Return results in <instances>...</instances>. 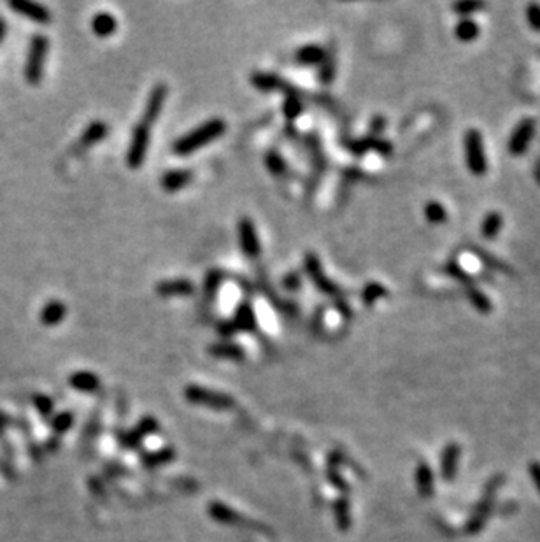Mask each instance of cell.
Instances as JSON below:
<instances>
[{
	"mask_svg": "<svg viewBox=\"0 0 540 542\" xmlns=\"http://www.w3.org/2000/svg\"><path fill=\"white\" fill-rule=\"evenodd\" d=\"M174 458H176V449H174L172 446H165V448L158 449V451L146 453V455L142 456V465L148 469H156L162 467V465H167V463L172 462Z\"/></svg>",
	"mask_w": 540,
	"mask_h": 542,
	"instance_id": "22",
	"label": "cell"
},
{
	"mask_svg": "<svg viewBox=\"0 0 540 542\" xmlns=\"http://www.w3.org/2000/svg\"><path fill=\"white\" fill-rule=\"evenodd\" d=\"M149 142H151V126L144 125L142 122L137 123L132 132L128 151H126V166H128L130 169H139V167L146 162Z\"/></svg>",
	"mask_w": 540,
	"mask_h": 542,
	"instance_id": "6",
	"label": "cell"
},
{
	"mask_svg": "<svg viewBox=\"0 0 540 542\" xmlns=\"http://www.w3.org/2000/svg\"><path fill=\"white\" fill-rule=\"evenodd\" d=\"M425 218L428 219L432 225H440L447 219V211L440 202L432 200L425 205Z\"/></svg>",
	"mask_w": 540,
	"mask_h": 542,
	"instance_id": "35",
	"label": "cell"
},
{
	"mask_svg": "<svg viewBox=\"0 0 540 542\" xmlns=\"http://www.w3.org/2000/svg\"><path fill=\"white\" fill-rule=\"evenodd\" d=\"M265 167L269 169V173H272L274 176H285L288 174V163L283 159L281 154L276 153V151H269L265 154Z\"/></svg>",
	"mask_w": 540,
	"mask_h": 542,
	"instance_id": "34",
	"label": "cell"
},
{
	"mask_svg": "<svg viewBox=\"0 0 540 542\" xmlns=\"http://www.w3.org/2000/svg\"><path fill=\"white\" fill-rule=\"evenodd\" d=\"M444 272H446L447 276L453 277V279L460 281V283L463 284L465 288H467V286H474V284H476V283H474V279H472L470 274H468L467 270H465L463 267H461L460 263L456 262V260H449V262H447L446 265H444Z\"/></svg>",
	"mask_w": 540,
	"mask_h": 542,
	"instance_id": "33",
	"label": "cell"
},
{
	"mask_svg": "<svg viewBox=\"0 0 540 542\" xmlns=\"http://www.w3.org/2000/svg\"><path fill=\"white\" fill-rule=\"evenodd\" d=\"M218 330H220V334L223 335V337H232L234 334H237V328H235L234 321H221Z\"/></svg>",
	"mask_w": 540,
	"mask_h": 542,
	"instance_id": "43",
	"label": "cell"
},
{
	"mask_svg": "<svg viewBox=\"0 0 540 542\" xmlns=\"http://www.w3.org/2000/svg\"><path fill=\"white\" fill-rule=\"evenodd\" d=\"M416 486H418L419 495L428 499L433 495V474L432 469L426 463H419L416 471Z\"/></svg>",
	"mask_w": 540,
	"mask_h": 542,
	"instance_id": "26",
	"label": "cell"
},
{
	"mask_svg": "<svg viewBox=\"0 0 540 542\" xmlns=\"http://www.w3.org/2000/svg\"><path fill=\"white\" fill-rule=\"evenodd\" d=\"M484 8H486L484 2H477V0H463V2H458V4L453 6V11L458 13V15H461L463 18H468V15L481 11V9Z\"/></svg>",
	"mask_w": 540,
	"mask_h": 542,
	"instance_id": "40",
	"label": "cell"
},
{
	"mask_svg": "<svg viewBox=\"0 0 540 542\" xmlns=\"http://www.w3.org/2000/svg\"><path fill=\"white\" fill-rule=\"evenodd\" d=\"M234 325L237 332H255L258 328V320H256L255 309H253L251 302L242 300L237 305L234 314Z\"/></svg>",
	"mask_w": 540,
	"mask_h": 542,
	"instance_id": "14",
	"label": "cell"
},
{
	"mask_svg": "<svg viewBox=\"0 0 540 542\" xmlns=\"http://www.w3.org/2000/svg\"><path fill=\"white\" fill-rule=\"evenodd\" d=\"M253 87L260 91H285V95L297 94L290 83L283 81L279 75L270 74V72H253L251 78H249Z\"/></svg>",
	"mask_w": 540,
	"mask_h": 542,
	"instance_id": "11",
	"label": "cell"
},
{
	"mask_svg": "<svg viewBox=\"0 0 540 542\" xmlns=\"http://www.w3.org/2000/svg\"><path fill=\"white\" fill-rule=\"evenodd\" d=\"M11 8L15 9L16 13L23 15L25 18L32 20L36 23H47L50 22V13L47 9H44L43 6L33 4V2H23V0H15L11 2Z\"/></svg>",
	"mask_w": 540,
	"mask_h": 542,
	"instance_id": "17",
	"label": "cell"
},
{
	"mask_svg": "<svg viewBox=\"0 0 540 542\" xmlns=\"http://www.w3.org/2000/svg\"><path fill=\"white\" fill-rule=\"evenodd\" d=\"M465 147V162H467L468 170L474 176H484L488 173V160L486 151H484L483 133L476 129H470L463 136Z\"/></svg>",
	"mask_w": 540,
	"mask_h": 542,
	"instance_id": "5",
	"label": "cell"
},
{
	"mask_svg": "<svg viewBox=\"0 0 540 542\" xmlns=\"http://www.w3.org/2000/svg\"><path fill=\"white\" fill-rule=\"evenodd\" d=\"M335 58L333 54L328 53L327 51V58H324V61L321 64V68H320V81L323 85H330L331 81H333L335 78Z\"/></svg>",
	"mask_w": 540,
	"mask_h": 542,
	"instance_id": "39",
	"label": "cell"
},
{
	"mask_svg": "<svg viewBox=\"0 0 540 542\" xmlns=\"http://www.w3.org/2000/svg\"><path fill=\"white\" fill-rule=\"evenodd\" d=\"M109 133V125L105 122H93L88 125V129L84 130L83 136H81V144L83 146H93V144L100 142L107 137Z\"/></svg>",
	"mask_w": 540,
	"mask_h": 542,
	"instance_id": "27",
	"label": "cell"
},
{
	"mask_svg": "<svg viewBox=\"0 0 540 542\" xmlns=\"http://www.w3.org/2000/svg\"><path fill=\"white\" fill-rule=\"evenodd\" d=\"M47 47H50V41L44 36H36L30 44L29 58H27L25 65V78L30 85H37L43 78V67L44 60H46Z\"/></svg>",
	"mask_w": 540,
	"mask_h": 542,
	"instance_id": "7",
	"label": "cell"
},
{
	"mask_svg": "<svg viewBox=\"0 0 540 542\" xmlns=\"http://www.w3.org/2000/svg\"><path fill=\"white\" fill-rule=\"evenodd\" d=\"M167 95H169V88H167L165 83H156L153 87V90L149 91L148 102H146L144 112H142V119L141 122L144 125L151 126L153 123L158 122L160 115L163 111V105H165Z\"/></svg>",
	"mask_w": 540,
	"mask_h": 542,
	"instance_id": "10",
	"label": "cell"
},
{
	"mask_svg": "<svg viewBox=\"0 0 540 542\" xmlns=\"http://www.w3.org/2000/svg\"><path fill=\"white\" fill-rule=\"evenodd\" d=\"M36 402L40 404L39 409L43 411V413L46 414V416L51 413V407H53V406H51V400L50 399H44V397H36Z\"/></svg>",
	"mask_w": 540,
	"mask_h": 542,
	"instance_id": "46",
	"label": "cell"
},
{
	"mask_svg": "<svg viewBox=\"0 0 540 542\" xmlns=\"http://www.w3.org/2000/svg\"><path fill=\"white\" fill-rule=\"evenodd\" d=\"M384 125H386V119L382 118V116H374V118H372V122H370V126H372L370 133H372V137H375V136H377V133H381L382 130H384Z\"/></svg>",
	"mask_w": 540,
	"mask_h": 542,
	"instance_id": "44",
	"label": "cell"
},
{
	"mask_svg": "<svg viewBox=\"0 0 540 542\" xmlns=\"http://www.w3.org/2000/svg\"><path fill=\"white\" fill-rule=\"evenodd\" d=\"M502 226H504V216L497 211L488 212L486 218L483 219V225H481V234L484 239H495L500 234Z\"/></svg>",
	"mask_w": 540,
	"mask_h": 542,
	"instance_id": "29",
	"label": "cell"
},
{
	"mask_svg": "<svg viewBox=\"0 0 540 542\" xmlns=\"http://www.w3.org/2000/svg\"><path fill=\"white\" fill-rule=\"evenodd\" d=\"M533 133H535V119L532 118H525L518 123L514 130H512L511 137H509V151L514 156H519V154L525 153L528 149L530 142L533 139Z\"/></svg>",
	"mask_w": 540,
	"mask_h": 542,
	"instance_id": "9",
	"label": "cell"
},
{
	"mask_svg": "<svg viewBox=\"0 0 540 542\" xmlns=\"http://www.w3.org/2000/svg\"><path fill=\"white\" fill-rule=\"evenodd\" d=\"M474 253H476L477 256H479L481 260H483V263L486 267H490V269H495V270H500V272H505V274H512V269L511 267L505 265L502 260L495 258V256H491L490 253L486 251V249H481V248H474Z\"/></svg>",
	"mask_w": 540,
	"mask_h": 542,
	"instance_id": "37",
	"label": "cell"
},
{
	"mask_svg": "<svg viewBox=\"0 0 540 542\" xmlns=\"http://www.w3.org/2000/svg\"><path fill=\"white\" fill-rule=\"evenodd\" d=\"M184 399L195 406H204L213 411H230L234 409L235 400L227 393L206 388L200 384H190L184 388Z\"/></svg>",
	"mask_w": 540,
	"mask_h": 542,
	"instance_id": "4",
	"label": "cell"
},
{
	"mask_svg": "<svg viewBox=\"0 0 540 542\" xmlns=\"http://www.w3.org/2000/svg\"><path fill=\"white\" fill-rule=\"evenodd\" d=\"M526 20L535 32H540V4H530L526 8Z\"/></svg>",
	"mask_w": 540,
	"mask_h": 542,
	"instance_id": "41",
	"label": "cell"
},
{
	"mask_svg": "<svg viewBox=\"0 0 540 542\" xmlns=\"http://www.w3.org/2000/svg\"><path fill=\"white\" fill-rule=\"evenodd\" d=\"M70 425H73V416H70L69 413H65V414H61L60 418H58L57 423H54V427H57L58 430H67Z\"/></svg>",
	"mask_w": 540,
	"mask_h": 542,
	"instance_id": "45",
	"label": "cell"
},
{
	"mask_svg": "<svg viewBox=\"0 0 540 542\" xmlns=\"http://www.w3.org/2000/svg\"><path fill=\"white\" fill-rule=\"evenodd\" d=\"M303 269H306L307 276L310 277V281H313L314 284H316L317 290L321 291V293L328 295V297L335 298V302H337V307H339L340 313L344 314V316H351V311H350V305H347V302L344 300L343 295L340 293L339 286L333 283V281L330 279V277L324 274L323 267H321V262L320 258H317L316 253L309 251L306 255V258H303Z\"/></svg>",
	"mask_w": 540,
	"mask_h": 542,
	"instance_id": "2",
	"label": "cell"
},
{
	"mask_svg": "<svg viewBox=\"0 0 540 542\" xmlns=\"http://www.w3.org/2000/svg\"><path fill=\"white\" fill-rule=\"evenodd\" d=\"M195 174L188 169H176V170H167L162 176V186L165 191H179L183 188H186L188 184L193 181Z\"/></svg>",
	"mask_w": 540,
	"mask_h": 542,
	"instance_id": "15",
	"label": "cell"
},
{
	"mask_svg": "<svg viewBox=\"0 0 540 542\" xmlns=\"http://www.w3.org/2000/svg\"><path fill=\"white\" fill-rule=\"evenodd\" d=\"M327 479H328V481H330V485L335 486V488L339 490V492L343 493V495L350 493V483H347L346 479H344V476L340 474L339 463H335V462L328 463Z\"/></svg>",
	"mask_w": 540,
	"mask_h": 542,
	"instance_id": "32",
	"label": "cell"
},
{
	"mask_svg": "<svg viewBox=\"0 0 540 542\" xmlns=\"http://www.w3.org/2000/svg\"><path fill=\"white\" fill-rule=\"evenodd\" d=\"M532 476H533V479H535L537 486H539V490H540V465H532Z\"/></svg>",
	"mask_w": 540,
	"mask_h": 542,
	"instance_id": "47",
	"label": "cell"
},
{
	"mask_svg": "<svg viewBox=\"0 0 540 542\" xmlns=\"http://www.w3.org/2000/svg\"><path fill=\"white\" fill-rule=\"evenodd\" d=\"M479 25L472 18H461L460 22L456 23V29H454V36H456V39L461 41V43H472V41H476L477 37H479Z\"/></svg>",
	"mask_w": 540,
	"mask_h": 542,
	"instance_id": "28",
	"label": "cell"
},
{
	"mask_svg": "<svg viewBox=\"0 0 540 542\" xmlns=\"http://www.w3.org/2000/svg\"><path fill=\"white\" fill-rule=\"evenodd\" d=\"M65 316H67V307L63 302L53 300L44 305L40 311V323L46 327H54V325H60Z\"/></svg>",
	"mask_w": 540,
	"mask_h": 542,
	"instance_id": "19",
	"label": "cell"
},
{
	"mask_svg": "<svg viewBox=\"0 0 540 542\" xmlns=\"http://www.w3.org/2000/svg\"><path fill=\"white\" fill-rule=\"evenodd\" d=\"M160 430V423L153 416H146L139 421V425L133 430H130L128 434H125L121 437V442L125 448H137L146 437L156 434Z\"/></svg>",
	"mask_w": 540,
	"mask_h": 542,
	"instance_id": "12",
	"label": "cell"
},
{
	"mask_svg": "<svg viewBox=\"0 0 540 542\" xmlns=\"http://www.w3.org/2000/svg\"><path fill=\"white\" fill-rule=\"evenodd\" d=\"M118 29V22L109 13H98L93 20H91V30L97 37H109Z\"/></svg>",
	"mask_w": 540,
	"mask_h": 542,
	"instance_id": "25",
	"label": "cell"
},
{
	"mask_svg": "<svg viewBox=\"0 0 540 542\" xmlns=\"http://www.w3.org/2000/svg\"><path fill=\"white\" fill-rule=\"evenodd\" d=\"M223 279H225V274L221 272V270L213 269V270H209V272H207L206 283H204V290H206L207 297H209V298L214 297V293H216L218 288L221 286Z\"/></svg>",
	"mask_w": 540,
	"mask_h": 542,
	"instance_id": "38",
	"label": "cell"
},
{
	"mask_svg": "<svg viewBox=\"0 0 540 542\" xmlns=\"http://www.w3.org/2000/svg\"><path fill=\"white\" fill-rule=\"evenodd\" d=\"M283 286L288 291H297L302 286V276L299 272H290L288 276L283 277Z\"/></svg>",
	"mask_w": 540,
	"mask_h": 542,
	"instance_id": "42",
	"label": "cell"
},
{
	"mask_svg": "<svg viewBox=\"0 0 540 542\" xmlns=\"http://www.w3.org/2000/svg\"><path fill=\"white\" fill-rule=\"evenodd\" d=\"M386 295H388L386 286H382V284H379V283H368V284H365L363 291H361V300H363V304L372 305L375 300L386 297Z\"/></svg>",
	"mask_w": 540,
	"mask_h": 542,
	"instance_id": "36",
	"label": "cell"
},
{
	"mask_svg": "<svg viewBox=\"0 0 540 542\" xmlns=\"http://www.w3.org/2000/svg\"><path fill=\"white\" fill-rule=\"evenodd\" d=\"M237 237H239V246H241L242 253H244L248 258L256 260L262 253V244H260L258 230L256 225L253 223L251 218L244 216V218L239 219L237 223Z\"/></svg>",
	"mask_w": 540,
	"mask_h": 542,
	"instance_id": "8",
	"label": "cell"
},
{
	"mask_svg": "<svg viewBox=\"0 0 540 542\" xmlns=\"http://www.w3.org/2000/svg\"><path fill=\"white\" fill-rule=\"evenodd\" d=\"M155 291L162 298H172V297H190L195 291V284L190 279L184 277H177V279H165L160 281L155 286Z\"/></svg>",
	"mask_w": 540,
	"mask_h": 542,
	"instance_id": "13",
	"label": "cell"
},
{
	"mask_svg": "<svg viewBox=\"0 0 540 542\" xmlns=\"http://www.w3.org/2000/svg\"><path fill=\"white\" fill-rule=\"evenodd\" d=\"M333 516H335V525L337 528L343 532L350 530L351 527V506L350 499L346 495H340L339 499L333 502Z\"/></svg>",
	"mask_w": 540,
	"mask_h": 542,
	"instance_id": "24",
	"label": "cell"
},
{
	"mask_svg": "<svg viewBox=\"0 0 540 542\" xmlns=\"http://www.w3.org/2000/svg\"><path fill=\"white\" fill-rule=\"evenodd\" d=\"M209 355L216 356V358L225 360H242L246 356L244 348L232 341H221L216 344L209 346Z\"/></svg>",
	"mask_w": 540,
	"mask_h": 542,
	"instance_id": "20",
	"label": "cell"
},
{
	"mask_svg": "<svg viewBox=\"0 0 540 542\" xmlns=\"http://www.w3.org/2000/svg\"><path fill=\"white\" fill-rule=\"evenodd\" d=\"M351 149L354 151L357 154H365L367 151H377L379 154H382V156H389L393 151V146L388 142V140L384 139H377V137H365V139H360V140H354L353 144H351Z\"/></svg>",
	"mask_w": 540,
	"mask_h": 542,
	"instance_id": "16",
	"label": "cell"
},
{
	"mask_svg": "<svg viewBox=\"0 0 540 542\" xmlns=\"http://www.w3.org/2000/svg\"><path fill=\"white\" fill-rule=\"evenodd\" d=\"M6 36V25L2 22H0V41H2V37Z\"/></svg>",
	"mask_w": 540,
	"mask_h": 542,
	"instance_id": "49",
	"label": "cell"
},
{
	"mask_svg": "<svg viewBox=\"0 0 540 542\" xmlns=\"http://www.w3.org/2000/svg\"><path fill=\"white\" fill-rule=\"evenodd\" d=\"M465 290H467V297H468V300H470V304L474 305V307H476L481 314H490L491 313V309H493L491 300L483 293V291L479 290V288H476V284H474V286H467Z\"/></svg>",
	"mask_w": 540,
	"mask_h": 542,
	"instance_id": "30",
	"label": "cell"
},
{
	"mask_svg": "<svg viewBox=\"0 0 540 542\" xmlns=\"http://www.w3.org/2000/svg\"><path fill=\"white\" fill-rule=\"evenodd\" d=\"M69 383L73 388L80 390V392H84V393L95 392V390H98V386H100L98 377L95 376L93 372H88V370H81V372L73 374V376L69 377Z\"/></svg>",
	"mask_w": 540,
	"mask_h": 542,
	"instance_id": "23",
	"label": "cell"
},
{
	"mask_svg": "<svg viewBox=\"0 0 540 542\" xmlns=\"http://www.w3.org/2000/svg\"><path fill=\"white\" fill-rule=\"evenodd\" d=\"M458 460H460V446L458 444H447L446 449L442 453V478L446 481H451L456 476L458 469Z\"/></svg>",
	"mask_w": 540,
	"mask_h": 542,
	"instance_id": "21",
	"label": "cell"
},
{
	"mask_svg": "<svg viewBox=\"0 0 540 542\" xmlns=\"http://www.w3.org/2000/svg\"><path fill=\"white\" fill-rule=\"evenodd\" d=\"M327 58V51L317 44H306L295 51V60L300 65H321Z\"/></svg>",
	"mask_w": 540,
	"mask_h": 542,
	"instance_id": "18",
	"label": "cell"
},
{
	"mask_svg": "<svg viewBox=\"0 0 540 542\" xmlns=\"http://www.w3.org/2000/svg\"><path fill=\"white\" fill-rule=\"evenodd\" d=\"M303 112V102L302 98L299 97L297 94H290L285 97V102H283V115L288 122H295L297 118H300Z\"/></svg>",
	"mask_w": 540,
	"mask_h": 542,
	"instance_id": "31",
	"label": "cell"
},
{
	"mask_svg": "<svg viewBox=\"0 0 540 542\" xmlns=\"http://www.w3.org/2000/svg\"><path fill=\"white\" fill-rule=\"evenodd\" d=\"M533 176H535V181L540 184V159L535 162V167H533Z\"/></svg>",
	"mask_w": 540,
	"mask_h": 542,
	"instance_id": "48",
	"label": "cell"
},
{
	"mask_svg": "<svg viewBox=\"0 0 540 542\" xmlns=\"http://www.w3.org/2000/svg\"><path fill=\"white\" fill-rule=\"evenodd\" d=\"M225 132H227V122L223 118L207 119L206 123H202L200 126L188 132L186 136L179 137L174 142L172 151L177 156H188L200 147H206L213 140L220 139Z\"/></svg>",
	"mask_w": 540,
	"mask_h": 542,
	"instance_id": "1",
	"label": "cell"
},
{
	"mask_svg": "<svg viewBox=\"0 0 540 542\" xmlns=\"http://www.w3.org/2000/svg\"><path fill=\"white\" fill-rule=\"evenodd\" d=\"M207 513L209 516L213 518L214 521L221 525H228V527H235V528H244V530H251V532H258V534L263 535H270L269 527H265L263 523H258L256 520H251L246 514H241L239 511L232 509L230 506L223 502H211L207 506Z\"/></svg>",
	"mask_w": 540,
	"mask_h": 542,
	"instance_id": "3",
	"label": "cell"
}]
</instances>
